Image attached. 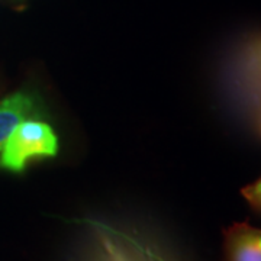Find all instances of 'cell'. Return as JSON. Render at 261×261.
Masks as SVG:
<instances>
[{
	"label": "cell",
	"mask_w": 261,
	"mask_h": 261,
	"mask_svg": "<svg viewBox=\"0 0 261 261\" xmlns=\"http://www.w3.org/2000/svg\"><path fill=\"white\" fill-rule=\"evenodd\" d=\"M41 115L38 99L29 92H16L0 102V149L19 123Z\"/></svg>",
	"instance_id": "cell-4"
},
{
	"label": "cell",
	"mask_w": 261,
	"mask_h": 261,
	"mask_svg": "<svg viewBox=\"0 0 261 261\" xmlns=\"http://www.w3.org/2000/svg\"><path fill=\"white\" fill-rule=\"evenodd\" d=\"M241 193H243L245 200L250 203L251 207L261 212V177L258 180H255L251 185L244 187Z\"/></svg>",
	"instance_id": "cell-6"
},
{
	"label": "cell",
	"mask_w": 261,
	"mask_h": 261,
	"mask_svg": "<svg viewBox=\"0 0 261 261\" xmlns=\"http://www.w3.org/2000/svg\"><path fill=\"white\" fill-rule=\"evenodd\" d=\"M251 118L254 119V122H255V125H257V128H258V130H260L261 134V105L255 109V112L252 113Z\"/></svg>",
	"instance_id": "cell-7"
},
{
	"label": "cell",
	"mask_w": 261,
	"mask_h": 261,
	"mask_svg": "<svg viewBox=\"0 0 261 261\" xmlns=\"http://www.w3.org/2000/svg\"><path fill=\"white\" fill-rule=\"evenodd\" d=\"M58 154V138L47 122L28 119L19 123L0 149V168L23 171L29 161L53 159Z\"/></svg>",
	"instance_id": "cell-2"
},
{
	"label": "cell",
	"mask_w": 261,
	"mask_h": 261,
	"mask_svg": "<svg viewBox=\"0 0 261 261\" xmlns=\"http://www.w3.org/2000/svg\"><path fill=\"white\" fill-rule=\"evenodd\" d=\"M84 224L90 233L89 261H171L137 233L94 219H86Z\"/></svg>",
	"instance_id": "cell-1"
},
{
	"label": "cell",
	"mask_w": 261,
	"mask_h": 261,
	"mask_svg": "<svg viewBox=\"0 0 261 261\" xmlns=\"http://www.w3.org/2000/svg\"><path fill=\"white\" fill-rule=\"evenodd\" d=\"M229 80L237 102L251 116L261 105V38L250 42L235 57Z\"/></svg>",
	"instance_id": "cell-3"
},
{
	"label": "cell",
	"mask_w": 261,
	"mask_h": 261,
	"mask_svg": "<svg viewBox=\"0 0 261 261\" xmlns=\"http://www.w3.org/2000/svg\"><path fill=\"white\" fill-rule=\"evenodd\" d=\"M228 261H261V228L233 224L225 231Z\"/></svg>",
	"instance_id": "cell-5"
}]
</instances>
